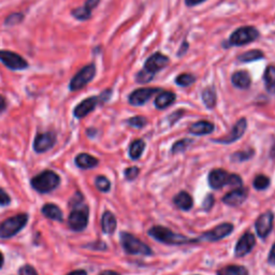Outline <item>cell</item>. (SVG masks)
Wrapping results in <instances>:
<instances>
[{
	"label": "cell",
	"instance_id": "obj_36",
	"mask_svg": "<svg viewBox=\"0 0 275 275\" xmlns=\"http://www.w3.org/2000/svg\"><path fill=\"white\" fill-rule=\"evenodd\" d=\"M155 76L148 73L144 69H141L139 72L136 74V81L139 84H147L151 81L154 80Z\"/></svg>",
	"mask_w": 275,
	"mask_h": 275
},
{
	"label": "cell",
	"instance_id": "obj_27",
	"mask_svg": "<svg viewBox=\"0 0 275 275\" xmlns=\"http://www.w3.org/2000/svg\"><path fill=\"white\" fill-rule=\"evenodd\" d=\"M203 104L206 105L208 109H213L215 108L216 103H217V95H216V90L214 86H208L205 89L202 90L201 94Z\"/></svg>",
	"mask_w": 275,
	"mask_h": 275
},
{
	"label": "cell",
	"instance_id": "obj_12",
	"mask_svg": "<svg viewBox=\"0 0 275 275\" xmlns=\"http://www.w3.org/2000/svg\"><path fill=\"white\" fill-rule=\"evenodd\" d=\"M57 142V137L54 132H44V134H38L34 140V149L38 154H42L53 148Z\"/></svg>",
	"mask_w": 275,
	"mask_h": 275
},
{
	"label": "cell",
	"instance_id": "obj_34",
	"mask_svg": "<svg viewBox=\"0 0 275 275\" xmlns=\"http://www.w3.org/2000/svg\"><path fill=\"white\" fill-rule=\"evenodd\" d=\"M95 185L97 189L101 192H108L111 189V183L109 179L104 176H98L95 180Z\"/></svg>",
	"mask_w": 275,
	"mask_h": 275
},
{
	"label": "cell",
	"instance_id": "obj_4",
	"mask_svg": "<svg viewBox=\"0 0 275 275\" xmlns=\"http://www.w3.org/2000/svg\"><path fill=\"white\" fill-rule=\"evenodd\" d=\"M28 222V214H16L0 223V239H11L21 232Z\"/></svg>",
	"mask_w": 275,
	"mask_h": 275
},
{
	"label": "cell",
	"instance_id": "obj_40",
	"mask_svg": "<svg viewBox=\"0 0 275 275\" xmlns=\"http://www.w3.org/2000/svg\"><path fill=\"white\" fill-rule=\"evenodd\" d=\"M139 168L138 167H130V168H127L125 170V178L126 180L128 181H134L137 179L138 174H139Z\"/></svg>",
	"mask_w": 275,
	"mask_h": 275
},
{
	"label": "cell",
	"instance_id": "obj_18",
	"mask_svg": "<svg viewBox=\"0 0 275 275\" xmlns=\"http://www.w3.org/2000/svg\"><path fill=\"white\" fill-rule=\"evenodd\" d=\"M230 174L221 169H215L210 172L209 174V184L213 189H220L223 186L229 184Z\"/></svg>",
	"mask_w": 275,
	"mask_h": 275
},
{
	"label": "cell",
	"instance_id": "obj_8",
	"mask_svg": "<svg viewBox=\"0 0 275 275\" xmlns=\"http://www.w3.org/2000/svg\"><path fill=\"white\" fill-rule=\"evenodd\" d=\"M0 63H3L10 70H25L29 67V64L23 56L9 49H0Z\"/></svg>",
	"mask_w": 275,
	"mask_h": 275
},
{
	"label": "cell",
	"instance_id": "obj_33",
	"mask_svg": "<svg viewBox=\"0 0 275 275\" xmlns=\"http://www.w3.org/2000/svg\"><path fill=\"white\" fill-rule=\"evenodd\" d=\"M24 14L21 13V12H14V13H11L9 14L6 19H5V25L6 26H16L18 24H21L23 21H24Z\"/></svg>",
	"mask_w": 275,
	"mask_h": 275
},
{
	"label": "cell",
	"instance_id": "obj_51",
	"mask_svg": "<svg viewBox=\"0 0 275 275\" xmlns=\"http://www.w3.org/2000/svg\"><path fill=\"white\" fill-rule=\"evenodd\" d=\"M99 275H120L119 273L115 272V271H111V270H106V271H103Z\"/></svg>",
	"mask_w": 275,
	"mask_h": 275
},
{
	"label": "cell",
	"instance_id": "obj_26",
	"mask_svg": "<svg viewBox=\"0 0 275 275\" xmlns=\"http://www.w3.org/2000/svg\"><path fill=\"white\" fill-rule=\"evenodd\" d=\"M263 83L268 93L275 95V66L270 65L264 70Z\"/></svg>",
	"mask_w": 275,
	"mask_h": 275
},
{
	"label": "cell",
	"instance_id": "obj_37",
	"mask_svg": "<svg viewBox=\"0 0 275 275\" xmlns=\"http://www.w3.org/2000/svg\"><path fill=\"white\" fill-rule=\"evenodd\" d=\"M127 124L134 128H143L147 124V119L144 116H134L127 119Z\"/></svg>",
	"mask_w": 275,
	"mask_h": 275
},
{
	"label": "cell",
	"instance_id": "obj_41",
	"mask_svg": "<svg viewBox=\"0 0 275 275\" xmlns=\"http://www.w3.org/2000/svg\"><path fill=\"white\" fill-rule=\"evenodd\" d=\"M18 274L19 275H39L36 269L33 266H30V264H25V266H23L21 269H19Z\"/></svg>",
	"mask_w": 275,
	"mask_h": 275
},
{
	"label": "cell",
	"instance_id": "obj_44",
	"mask_svg": "<svg viewBox=\"0 0 275 275\" xmlns=\"http://www.w3.org/2000/svg\"><path fill=\"white\" fill-rule=\"evenodd\" d=\"M214 201H215V199H214V196L213 195H208L205 199V201H203L202 203V208L205 211H209L212 209V207L214 206Z\"/></svg>",
	"mask_w": 275,
	"mask_h": 275
},
{
	"label": "cell",
	"instance_id": "obj_48",
	"mask_svg": "<svg viewBox=\"0 0 275 275\" xmlns=\"http://www.w3.org/2000/svg\"><path fill=\"white\" fill-rule=\"evenodd\" d=\"M268 261L271 264H275V243H274V245L272 246V249L270 251L269 257H268Z\"/></svg>",
	"mask_w": 275,
	"mask_h": 275
},
{
	"label": "cell",
	"instance_id": "obj_52",
	"mask_svg": "<svg viewBox=\"0 0 275 275\" xmlns=\"http://www.w3.org/2000/svg\"><path fill=\"white\" fill-rule=\"evenodd\" d=\"M4 263H5V256H4V254L0 252V269L4 267Z\"/></svg>",
	"mask_w": 275,
	"mask_h": 275
},
{
	"label": "cell",
	"instance_id": "obj_16",
	"mask_svg": "<svg viewBox=\"0 0 275 275\" xmlns=\"http://www.w3.org/2000/svg\"><path fill=\"white\" fill-rule=\"evenodd\" d=\"M255 243H256V239H255L253 233L251 232L244 233L238 241L236 248H234V255H236V257H243L247 255L254 248Z\"/></svg>",
	"mask_w": 275,
	"mask_h": 275
},
{
	"label": "cell",
	"instance_id": "obj_46",
	"mask_svg": "<svg viewBox=\"0 0 275 275\" xmlns=\"http://www.w3.org/2000/svg\"><path fill=\"white\" fill-rule=\"evenodd\" d=\"M111 96H112V89H106V90H104L103 93H101V94L99 95L100 103H101V104L107 103V101L110 100Z\"/></svg>",
	"mask_w": 275,
	"mask_h": 275
},
{
	"label": "cell",
	"instance_id": "obj_23",
	"mask_svg": "<svg viewBox=\"0 0 275 275\" xmlns=\"http://www.w3.org/2000/svg\"><path fill=\"white\" fill-rule=\"evenodd\" d=\"M117 227V220L115 215L110 211H106L101 218V228L103 231L107 234H112L114 233Z\"/></svg>",
	"mask_w": 275,
	"mask_h": 275
},
{
	"label": "cell",
	"instance_id": "obj_29",
	"mask_svg": "<svg viewBox=\"0 0 275 275\" xmlns=\"http://www.w3.org/2000/svg\"><path fill=\"white\" fill-rule=\"evenodd\" d=\"M262 58H264V53L258 48L246 51V52H244L238 56V60L241 63H253Z\"/></svg>",
	"mask_w": 275,
	"mask_h": 275
},
{
	"label": "cell",
	"instance_id": "obj_2",
	"mask_svg": "<svg viewBox=\"0 0 275 275\" xmlns=\"http://www.w3.org/2000/svg\"><path fill=\"white\" fill-rule=\"evenodd\" d=\"M32 187L39 193H48L60 184V177L52 170H44L30 181Z\"/></svg>",
	"mask_w": 275,
	"mask_h": 275
},
{
	"label": "cell",
	"instance_id": "obj_11",
	"mask_svg": "<svg viewBox=\"0 0 275 275\" xmlns=\"http://www.w3.org/2000/svg\"><path fill=\"white\" fill-rule=\"evenodd\" d=\"M233 231V225L230 222H223L220 223L219 226L215 227L214 229L205 232L197 239L199 241H209V242H215L219 241L223 238L228 237L229 234Z\"/></svg>",
	"mask_w": 275,
	"mask_h": 275
},
{
	"label": "cell",
	"instance_id": "obj_7",
	"mask_svg": "<svg viewBox=\"0 0 275 275\" xmlns=\"http://www.w3.org/2000/svg\"><path fill=\"white\" fill-rule=\"evenodd\" d=\"M96 72L97 70L95 64H88L84 66L80 71H78L72 79H71L69 83V89L71 91H78L83 89L94 80Z\"/></svg>",
	"mask_w": 275,
	"mask_h": 275
},
{
	"label": "cell",
	"instance_id": "obj_30",
	"mask_svg": "<svg viewBox=\"0 0 275 275\" xmlns=\"http://www.w3.org/2000/svg\"><path fill=\"white\" fill-rule=\"evenodd\" d=\"M144 148H145L144 141L135 140L130 144V147H129V156H130V158L134 159V160L139 159L141 157V155H142V153H143Z\"/></svg>",
	"mask_w": 275,
	"mask_h": 275
},
{
	"label": "cell",
	"instance_id": "obj_20",
	"mask_svg": "<svg viewBox=\"0 0 275 275\" xmlns=\"http://www.w3.org/2000/svg\"><path fill=\"white\" fill-rule=\"evenodd\" d=\"M231 83L234 87L239 89H248L252 85L251 74L246 70L236 71L231 77Z\"/></svg>",
	"mask_w": 275,
	"mask_h": 275
},
{
	"label": "cell",
	"instance_id": "obj_9",
	"mask_svg": "<svg viewBox=\"0 0 275 275\" xmlns=\"http://www.w3.org/2000/svg\"><path fill=\"white\" fill-rule=\"evenodd\" d=\"M162 89L158 87H142L132 91L128 97V101L131 106L139 107L145 105L147 101L154 96L160 93Z\"/></svg>",
	"mask_w": 275,
	"mask_h": 275
},
{
	"label": "cell",
	"instance_id": "obj_28",
	"mask_svg": "<svg viewBox=\"0 0 275 275\" xmlns=\"http://www.w3.org/2000/svg\"><path fill=\"white\" fill-rule=\"evenodd\" d=\"M173 201H174V205L179 209L184 210V211H189L193 206L192 198H191V196L189 195V193L186 192V191H181L179 195H177L174 197Z\"/></svg>",
	"mask_w": 275,
	"mask_h": 275
},
{
	"label": "cell",
	"instance_id": "obj_24",
	"mask_svg": "<svg viewBox=\"0 0 275 275\" xmlns=\"http://www.w3.org/2000/svg\"><path fill=\"white\" fill-rule=\"evenodd\" d=\"M214 131V125L208 120H200L189 127V132L195 136H207Z\"/></svg>",
	"mask_w": 275,
	"mask_h": 275
},
{
	"label": "cell",
	"instance_id": "obj_14",
	"mask_svg": "<svg viewBox=\"0 0 275 275\" xmlns=\"http://www.w3.org/2000/svg\"><path fill=\"white\" fill-rule=\"evenodd\" d=\"M273 219L274 215L271 211L261 214L255 222V228H256L257 234L261 239H266L273 228Z\"/></svg>",
	"mask_w": 275,
	"mask_h": 275
},
{
	"label": "cell",
	"instance_id": "obj_42",
	"mask_svg": "<svg viewBox=\"0 0 275 275\" xmlns=\"http://www.w3.org/2000/svg\"><path fill=\"white\" fill-rule=\"evenodd\" d=\"M10 202H11V198L3 188H0V207H7L10 205Z\"/></svg>",
	"mask_w": 275,
	"mask_h": 275
},
{
	"label": "cell",
	"instance_id": "obj_1",
	"mask_svg": "<svg viewBox=\"0 0 275 275\" xmlns=\"http://www.w3.org/2000/svg\"><path fill=\"white\" fill-rule=\"evenodd\" d=\"M260 37L259 30L254 26H242L237 28L230 35L228 41L223 44V47L228 48L231 46H243L247 45Z\"/></svg>",
	"mask_w": 275,
	"mask_h": 275
},
{
	"label": "cell",
	"instance_id": "obj_15",
	"mask_svg": "<svg viewBox=\"0 0 275 275\" xmlns=\"http://www.w3.org/2000/svg\"><path fill=\"white\" fill-rule=\"evenodd\" d=\"M247 128V120L246 118H241L239 119L236 125L233 126L232 130L230 134L225 137V138H220V139H215L214 141L218 142V143H225V144H229V143H233V142H236L237 140L241 139L244 135V132H245Z\"/></svg>",
	"mask_w": 275,
	"mask_h": 275
},
{
	"label": "cell",
	"instance_id": "obj_31",
	"mask_svg": "<svg viewBox=\"0 0 275 275\" xmlns=\"http://www.w3.org/2000/svg\"><path fill=\"white\" fill-rule=\"evenodd\" d=\"M217 275H248V271L242 266H227L218 270Z\"/></svg>",
	"mask_w": 275,
	"mask_h": 275
},
{
	"label": "cell",
	"instance_id": "obj_38",
	"mask_svg": "<svg viewBox=\"0 0 275 275\" xmlns=\"http://www.w3.org/2000/svg\"><path fill=\"white\" fill-rule=\"evenodd\" d=\"M192 140L190 139H184V140H180L177 143L173 144L172 146V153L173 154H178V153L184 152L190 144H191Z\"/></svg>",
	"mask_w": 275,
	"mask_h": 275
},
{
	"label": "cell",
	"instance_id": "obj_45",
	"mask_svg": "<svg viewBox=\"0 0 275 275\" xmlns=\"http://www.w3.org/2000/svg\"><path fill=\"white\" fill-rule=\"evenodd\" d=\"M188 48H189V43H188L187 40H184V41L182 42V44H181V46H180V48L178 51V53H177L178 57H183V56H184L187 53Z\"/></svg>",
	"mask_w": 275,
	"mask_h": 275
},
{
	"label": "cell",
	"instance_id": "obj_6",
	"mask_svg": "<svg viewBox=\"0 0 275 275\" xmlns=\"http://www.w3.org/2000/svg\"><path fill=\"white\" fill-rule=\"evenodd\" d=\"M120 244L124 251L130 255H143V256H149L152 255V249L140 241L135 236L128 232H120Z\"/></svg>",
	"mask_w": 275,
	"mask_h": 275
},
{
	"label": "cell",
	"instance_id": "obj_5",
	"mask_svg": "<svg viewBox=\"0 0 275 275\" xmlns=\"http://www.w3.org/2000/svg\"><path fill=\"white\" fill-rule=\"evenodd\" d=\"M71 207L73 208V210L71 211L68 217L69 228L76 232H81L85 230L88 225V218H89L88 207L83 205V202L77 203V205H73Z\"/></svg>",
	"mask_w": 275,
	"mask_h": 275
},
{
	"label": "cell",
	"instance_id": "obj_39",
	"mask_svg": "<svg viewBox=\"0 0 275 275\" xmlns=\"http://www.w3.org/2000/svg\"><path fill=\"white\" fill-rule=\"evenodd\" d=\"M253 155H254L253 151H242V152L236 153V154H233L231 158L233 161H244V160H248Z\"/></svg>",
	"mask_w": 275,
	"mask_h": 275
},
{
	"label": "cell",
	"instance_id": "obj_3",
	"mask_svg": "<svg viewBox=\"0 0 275 275\" xmlns=\"http://www.w3.org/2000/svg\"><path fill=\"white\" fill-rule=\"evenodd\" d=\"M148 234L152 238H154L161 243L168 244V245H182V244L198 242V240L189 239L185 236H182V234L174 233L170 229L162 226H155L151 228L148 230Z\"/></svg>",
	"mask_w": 275,
	"mask_h": 275
},
{
	"label": "cell",
	"instance_id": "obj_21",
	"mask_svg": "<svg viewBox=\"0 0 275 275\" xmlns=\"http://www.w3.org/2000/svg\"><path fill=\"white\" fill-rule=\"evenodd\" d=\"M176 100H177V96L174 93H172V91H168V90H161L160 93L157 94L154 105L157 109L164 110V109H166V108L174 104Z\"/></svg>",
	"mask_w": 275,
	"mask_h": 275
},
{
	"label": "cell",
	"instance_id": "obj_17",
	"mask_svg": "<svg viewBox=\"0 0 275 275\" xmlns=\"http://www.w3.org/2000/svg\"><path fill=\"white\" fill-rule=\"evenodd\" d=\"M99 3L100 0H86L82 7L73 9L71 11V15L77 18L78 21H87L91 17L93 10L99 5Z\"/></svg>",
	"mask_w": 275,
	"mask_h": 275
},
{
	"label": "cell",
	"instance_id": "obj_43",
	"mask_svg": "<svg viewBox=\"0 0 275 275\" xmlns=\"http://www.w3.org/2000/svg\"><path fill=\"white\" fill-rule=\"evenodd\" d=\"M229 186H232L234 188L242 187V179L237 174H230L229 179Z\"/></svg>",
	"mask_w": 275,
	"mask_h": 275
},
{
	"label": "cell",
	"instance_id": "obj_35",
	"mask_svg": "<svg viewBox=\"0 0 275 275\" xmlns=\"http://www.w3.org/2000/svg\"><path fill=\"white\" fill-rule=\"evenodd\" d=\"M254 187L257 190L267 189L270 185V179L266 176H257L254 180Z\"/></svg>",
	"mask_w": 275,
	"mask_h": 275
},
{
	"label": "cell",
	"instance_id": "obj_10",
	"mask_svg": "<svg viewBox=\"0 0 275 275\" xmlns=\"http://www.w3.org/2000/svg\"><path fill=\"white\" fill-rule=\"evenodd\" d=\"M169 63H170V58L167 55L162 54L160 52H156L154 54H152L145 60L143 69L147 71L148 73L156 76V73H158L161 70H164L169 65Z\"/></svg>",
	"mask_w": 275,
	"mask_h": 275
},
{
	"label": "cell",
	"instance_id": "obj_19",
	"mask_svg": "<svg viewBox=\"0 0 275 275\" xmlns=\"http://www.w3.org/2000/svg\"><path fill=\"white\" fill-rule=\"evenodd\" d=\"M248 195V190L246 188L239 187L234 190H231L227 195L222 198L223 203L230 207H238L246 200Z\"/></svg>",
	"mask_w": 275,
	"mask_h": 275
},
{
	"label": "cell",
	"instance_id": "obj_25",
	"mask_svg": "<svg viewBox=\"0 0 275 275\" xmlns=\"http://www.w3.org/2000/svg\"><path fill=\"white\" fill-rule=\"evenodd\" d=\"M41 212L43 215L51 219V220H55V221H63L64 215L62 210L59 209L58 206L54 205V203H46L41 209Z\"/></svg>",
	"mask_w": 275,
	"mask_h": 275
},
{
	"label": "cell",
	"instance_id": "obj_22",
	"mask_svg": "<svg viewBox=\"0 0 275 275\" xmlns=\"http://www.w3.org/2000/svg\"><path fill=\"white\" fill-rule=\"evenodd\" d=\"M74 164L78 168L86 170L97 167L99 165V160L96 157L87 154V153H82V154H79L76 157Z\"/></svg>",
	"mask_w": 275,
	"mask_h": 275
},
{
	"label": "cell",
	"instance_id": "obj_49",
	"mask_svg": "<svg viewBox=\"0 0 275 275\" xmlns=\"http://www.w3.org/2000/svg\"><path fill=\"white\" fill-rule=\"evenodd\" d=\"M7 100L6 98L3 96V95H0V113H3L4 111H6L7 109Z\"/></svg>",
	"mask_w": 275,
	"mask_h": 275
},
{
	"label": "cell",
	"instance_id": "obj_50",
	"mask_svg": "<svg viewBox=\"0 0 275 275\" xmlns=\"http://www.w3.org/2000/svg\"><path fill=\"white\" fill-rule=\"evenodd\" d=\"M68 275H87V272L85 270H76L69 273Z\"/></svg>",
	"mask_w": 275,
	"mask_h": 275
},
{
	"label": "cell",
	"instance_id": "obj_32",
	"mask_svg": "<svg viewBox=\"0 0 275 275\" xmlns=\"http://www.w3.org/2000/svg\"><path fill=\"white\" fill-rule=\"evenodd\" d=\"M196 82V77L191 73H181L176 78V84L181 87H188Z\"/></svg>",
	"mask_w": 275,
	"mask_h": 275
},
{
	"label": "cell",
	"instance_id": "obj_13",
	"mask_svg": "<svg viewBox=\"0 0 275 275\" xmlns=\"http://www.w3.org/2000/svg\"><path fill=\"white\" fill-rule=\"evenodd\" d=\"M99 104H101L99 96H91V97L84 99L74 108V110H73L74 117L78 119L84 118L89 113H91V112L96 109V107Z\"/></svg>",
	"mask_w": 275,
	"mask_h": 275
},
{
	"label": "cell",
	"instance_id": "obj_47",
	"mask_svg": "<svg viewBox=\"0 0 275 275\" xmlns=\"http://www.w3.org/2000/svg\"><path fill=\"white\" fill-rule=\"evenodd\" d=\"M206 2H207V0H185V5L188 8H191V7L199 6V5L206 3Z\"/></svg>",
	"mask_w": 275,
	"mask_h": 275
}]
</instances>
